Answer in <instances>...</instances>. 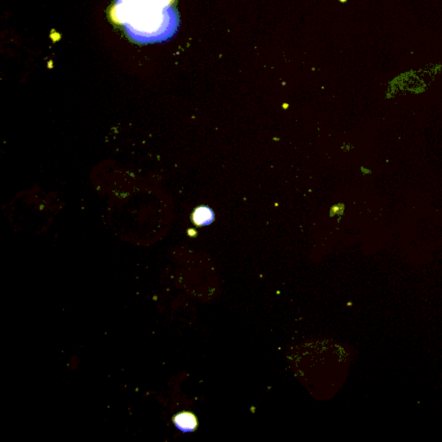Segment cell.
I'll return each mask as SVG.
<instances>
[{"instance_id":"cell-1","label":"cell","mask_w":442,"mask_h":442,"mask_svg":"<svg viewBox=\"0 0 442 442\" xmlns=\"http://www.w3.org/2000/svg\"><path fill=\"white\" fill-rule=\"evenodd\" d=\"M172 422L176 429L184 434L193 433L199 427L198 418L190 411H181L172 417Z\"/></svg>"},{"instance_id":"cell-2","label":"cell","mask_w":442,"mask_h":442,"mask_svg":"<svg viewBox=\"0 0 442 442\" xmlns=\"http://www.w3.org/2000/svg\"><path fill=\"white\" fill-rule=\"evenodd\" d=\"M214 217V213L210 207L200 206L194 211L192 220L197 227H206L213 223Z\"/></svg>"}]
</instances>
